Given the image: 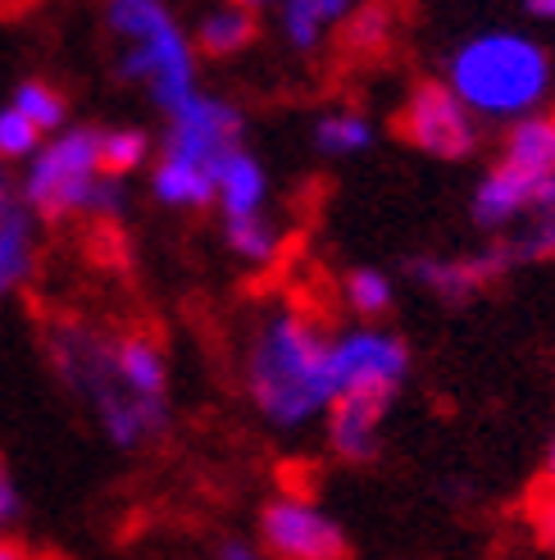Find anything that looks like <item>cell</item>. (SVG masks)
I'll return each mask as SVG.
<instances>
[{
    "label": "cell",
    "instance_id": "6da1fadb",
    "mask_svg": "<svg viewBox=\"0 0 555 560\" xmlns=\"http://www.w3.org/2000/svg\"><path fill=\"white\" fill-rule=\"evenodd\" d=\"M246 397L269 429H305L338 397L332 387V338L305 311H273L241 365Z\"/></svg>",
    "mask_w": 555,
    "mask_h": 560
},
{
    "label": "cell",
    "instance_id": "7a4b0ae2",
    "mask_svg": "<svg viewBox=\"0 0 555 560\" xmlns=\"http://www.w3.org/2000/svg\"><path fill=\"white\" fill-rule=\"evenodd\" d=\"M46 355L50 370L82 406H92L101 433L119 446V452H137V446L155 442L169 429V401H146L123 383L119 360H115V338H105L92 324L60 319L46 332Z\"/></svg>",
    "mask_w": 555,
    "mask_h": 560
},
{
    "label": "cell",
    "instance_id": "3957f363",
    "mask_svg": "<svg viewBox=\"0 0 555 560\" xmlns=\"http://www.w3.org/2000/svg\"><path fill=\"white\" fill-rule=\"evenodd\" d=\"M447 88L487 119L533 115L551 88L546 50L523 33H479L447 60Z\"/></svg>",
    "mask_w": 555,
    "mask_h": 560
},
{
    "label": "cell",
    "instance_id": "277c9868",
    "mask_svg": "<svg viewBox=\"0 0 555 560\" xmlns=\"http://www.w3.org/2000/svg\"><path fill=\"white\" fill-rule=\"evenodd\" d=\"M109 27L128 37L119 73L128 82H146L164 115H178L197 96V65L164 0H109Z\"/></svg>",
    "mask_w": 555,
    "mask_h": 560
},
{
    "label": "cell",
    "instance_id": "5b68a950",
    "mask_svg": "<svg viewBox=\"0 0 555 560\" xmlns=\"http://www.w3.org/2000/svg\"><path fill=\"white\" fill-rule=\"evenodd\" d=\"M101 178V128H69L33 160V174L23 183V206L37 210L46 223L87 214Z\"/></svg>",
    "mask_w": 555,
    "mask_h": 560
},
{
    "label": "cell",
    "instance_id": "8992f818",
    "mask_svg": "<svg viewBox=\"0 0 555 560\" xmlns=\"http://www.w3.org/2000/svg\"><path fill=\"white\" fill-rule=\"evenodd\" d=\"M256 542L273 560H351L346 528L315 497L278 492L256 515Z\"/></svg>",
    "mask_w": 555,
    "mask_h": 560
},
{
    "label": "cell",
    "instance_id": "52a82bcc",
    "mask_svg": "<svg viewBox=\"0 0 555 560\" xmlns=\"http://www.w3.org/2000/svg\"><path fill=\"white\" fill-rule=\"evenodd\" d=\"M397 137L433 160H469L479 151L474 109L447 82H420L397 109Z\"/></svg>",
    "mask_w": 555,
    "mask_h": 560
},
{
    "label": "cell",
    "instance_id": "ba28073f",
    "mask_svg": "<svg viewBox=\"0 0 555 560\" xmlns=\"http://www.w3.org/2000/svg\"><path fill=\"white\" fill-rule=\"evenodd\" d=\"M410 374V347L397 332L382 328H346L332 338V387H374V392H401Z\"/></svg>",
    "mask_w": 555,
    "mask_h": 560
},
{
    "label": "cell",
    "instance_id": "9c48e42d",
    "mask_svg": "<svg viewBox=\"0 0 555 560\" xmlns=\"http://www.w3.org/2000/svg\"><path fill=\"white\" fill-rule=\"evenodd\" d=\"M519 269V250H515V237H501V242H492L487 250H474V256H414L405 260V273L420 283L428 296L437 301H451V305H464V301H474L483 288L492 283H501V278Z\"/></svg>",
    "mask_w": 555,
    "mask_h": 560
},
{
    "label": "cell",
    "instance_id": "30bf717a",
    "mask_svg": "<svg viewBox=\"0 0 555 560\" xmlns=\"http://www.w3.org/2000/svg\"><path fill=\"white\" fill-rule=\"evenodd\" d=\"M392 392H374V387H351L338 392L332 406L323 410V438L328 452L342 465H374L382 452V424L392 415Z\"/></svg>",
    "mask_w": 555,
    "mask_h": 560
},
{
    "label": "cell",
    "instance_id": "8fae6325",
    "mask_svg": "<svg viewBox=\"0 0 555 560\" xmlns=\"http://www.w3.org/2000/svg\"><path fill=\"white\" fill-rule=\"evenodd\" d=\"M241 109L214 96H191L178 115H169V142H164V155L174 160H191L214 170L228 151L241 147Z\"/></svg>",
    "mask_w": 555,
    "mask_h": 560
},
{
    "label": "cell",
    "instance_id": "7c38bea8",
    "mask_svg": "<svg viewBox=\"0 0 555 560\" xmlns=\"http://www.w3.org/2000/svg\"><path fill=\"white\" fill-rule=\"evenodd\" d=\"M546 178L519 170V164L510 160H496L492 170L483 174V183L474 187V201H469V214H474L479 229H506V223H515L519 214H529L538 206Z\"/></svg>",
    "mask_w": 555,
    "mask_h": 560
},
{
    "label": "cell",
    "instance_id": "4fadbf2b",
    "mask_svg": "<svg viewBox=\"0 0 555 560\" xmlns=\"http://www.w3.org/2000/svg\"><path fill=\"white\" fill-rule=\"evenodd\" d=\"M115 360L123 383L146 401H169V360L151 332H123L115 338Z\"/></svg>",
    "mask_w": 555,
    "mask_h": 560
},
{
    "label": "cell",
    "instance_id": "5bb4252c",
    "mask_svg": "<svg viewBox=\"0 0 555 560\" xmlns=\"http://www.w3.org/2000/svg\"><path fill=\"white\" fill-rule=\"evenodd\" d=\"M214 187H219V206L224 219H241V214H260L264 206V170L256 155H246L241 147L228 151L214 164Z\"/></svg>",
    "mask_w": 555,
    "mask_h": 560
},
{
    "label": "cell",
    "instance_id": "9a60e30c",
    "mask_svg": "<svg viewBox=\"0 0 555 560\" xmlns=\"http://www.w3.org/2000/svg\"><path fill=\"white\" fill-rule=\"evenodd\" d=\"M501 160L519 164L538 178H555V109H542V115H519L506 132Z\"/></svg>",
    "mask_w": 555,
    "mask_h": 560
},
{
    "label": "cell",
    "instance_id": "2e32d148",
    "mask_svg": "<svg viewBox=\"0 0 555 560\" xmlns=\"http://www.w3.org/2000/svg\"><path fill=\"white\" fill-rule=\"evenodd\" d=\"M155 196L164 206H187V210H201L210 201H219V187H214V170H205V164H191V160H174L164 155L160 170L151 178Z\"/></svg>",
    "mask_w": 555,
    "mask_h": 560
},
{
    "label": "cell",
    "instance_id": "e0dca14e",
    "mask_svg": "<svg viewBox=\"0 0 555 560\" xmlns=\"http://www.w3.org/2000/svg\"><path fill=\"white\" fill-rule=\"evenodd\" d=\"M351 14V0H283V33L296 50H315L332 23Z\"/></svg>",
    "mask_w": 555,
    "mask_h": 560
},
{
    "label": "cell",
    "instance_id": "ac0fdd59",
    "mask_svg": "<svg viewBox=\"0 0 555 560\" xmlns=\"http://www.w3.org/2000/svg\"><path fill=\"white\" fill-rule=\"evenodd\" d=\"M256 33H260V27H256V14L228 5V10H214V14L197 27V50L210 55V60H228V55H237V50L251 46Z\"/></svg>",
    "mask_w": 555,
    "mask_h": 560
},
{
    "label": "cell",
    "instance_id": "d6986e66",
    "mask_svg": "<svg viewBox=\"0 0 555 560\" xmlns=\"http://www.w3.org/2000/svg\"><path fill=\"white\" fill-rule=\"evenodd\" d=\"M27 269H33V229H27V210L19 206L0 223V296L19 288Z\"/></svg>",
    "mask_w": 555,
    "mask_h": 560
},
{
    "label": "cell",
    "instance_id": "ffe728a7",
    "mask_svg": "<svg viewBox=\"0 0 555 560\" xmlns=\"http://www.w3.org/2000/svg\"><path fill=\"white\" fill-rule=\"evenodd\" d=\"M342 296H346V311L351 315L378 324L387 311H392L397 288H392V278L378 273V269H351L346 283H342Z\"/></svg>",
    "mask_w": 555,
    "mask_h": 560
},
{
    "label": "cell",
    "instance_id": "44dd1931",
    "mask_svg": "<svg viewBox=\"0 0 555 560\" xmlns=\"http://www.w3.org/2000/svg\"><path fill=\"white\" fill-rule=\"evenodd\" d=\"M369 142H374V128L355 109H332V115L315 124V147L323 155H359L369 151Z\"/></svg>",
    "mask_w": 555,
    "mask_h": 560
},
{
    "label": "cell",
    "instance_id": "7402d4cb",
    "mask_svg": "<svg viewBox=\"0 0 555 560\" xmlns=\"http://www.w3.org/2000/svg\"><path fill=\"white\" fill-rule=\"evenodd\" d=\"M146 151H151V142H146V132H137V128L101 132V174L105 178H123L132 170H142Z\"/></svg>",
    "mask_w": 555,
    "mask_h": 560
},
{
    "label": "cell",
    "instance_id": "603a6c76",
    "mask_svg": "<svg viewBox=\"0 0 555 560\" xmlns=\"http://www.w3.org/2000/svg\"><path fill=\"white\" fill-rule=\"evenodd\" d=\"M228 246L237 250L241 260H251V265H269L273 260V250H278V233H273V223L264 214H241V219H228Z\"/></svg>",
    "mask_w": 555,
    "mask_h": 560
},
{
    "label": "cell",
    "instance_id": "cb8c5ba5",
    "mask_svg": "<svg viewBox=\"0 0 555 560\" xmlns=\"http://www.w3.org/2000/svg\"><path fill=\"white\" fill-rule=\"evenodd\" d=\"M14 109H23L27 119H33L42 132H50V128H60L64 124V115H69V105H64V96L55 92V88H46V82H23V88L14 92Z\"/></svg>",
    "mask_w": 555,
    "mask_h": 560
},
{
    "label": "cell",
    "instance_id": "d4e9b609",
    "mask_svg": "<svg viewBox=\"0 0 555 560\" xmlns=\"http://www.w3.org/2000/svg\"><path fill=\"white\" fill-rule=\"evenodd\" d=\"M387 33H392V14H387V5H359L346 23V46L359 50V55H378L387 46Z\"/></svg>",
    "mask_w": 555,
    "mask_h": 560
},
{
    "label": "cell",
    "instance_id": "484cf974",
    "mask_svg": "<svg viewBox=\"0 0 555 560\" xmlns=\"http://www.w3.org/2000/svg\"><path fill=\"white\" fill-rule=\"evenodd\" d=\"M37 137L42 128L23 115V109H0V160H19V155H33L37 151Z\"/></svg>",
    "mask_w": 555,
    "mask_h": 560
},
{
    "label": "cell",
    "instance_id": "4316f807",
    "mask_svg": "<svg viewBox=\"0 0 555 560\" xmlns=\"http://www.w3.org/2000/svg\"><path fill=\"white\" fill-rule=\"evenodd\" d=\"M529 528H533V542L555 560V488L538 483V492L529 497Z\"/></svg>",
    "mask_w": 555,
    "mask_h": 560
},
{
    "label": "cell",
    "instance_id": "83f0119b",
    "mask_svg": "<svg viewBox=\"0 0 555 560\" xmlns=\"http://www.w3.org/2000/svg\"><path fill=\"white\" fill-rule=\"evenodd\" d=\"M19 511H23L19 488H14V479H10V469L0 465V528H10V524L19 520Z\"/></svg>",
    "mask_w": 555,
    "mask_h": 560
},
{
    "label": "cell",
    "instance_id": "f1b7e54d",
    "mask_svg": "<svg viewBox=\"0 0 555 560\" xmlns=\"http://www.w3.org/2000/svg\"><path fill=\"white\" fill-rule=\"evenodd\" d=\"M214 560H273L260 542H246V538H224L214 551Z\"/></svg>",
    "mask_w": 555,
    "mask_h": 560
},
{
    "label": "cell",
    "instance_id": "f546056e",
    "mask_svg": "<svg viewBox=\"0 0 555 560\" xmlns=\"http://www.w3.org/2000/svg\"><path fill=\"white\" fill-rule=\"evenodd\" d=\"M19 210V196H14V178H10V170L0 164V223H5L10 214Z\"/></svg>",
    "mask_w": 555,
    "mask_h": 560
},
{
    "label": "cell",
    "instance_id": "4dcf8cb0",
    "mask_svg": "<svg viewBox=\"0 0 555 560\" xmlns=\"http://www.w3.org/2000/svg\"><path fill=\"white\" fill-rule=\"evenodd\" d=\"M0 560H33V556H27V547H23V542L0 538Z\"/></svg>",
    "mask_w": 555,
    "mask_h": 560
},
{
    "label": "cell",
    "instance_id": "1f68e13d",
    "mask_svg": "<svg viewBox=\"0 0 555 560\" xmlns=\"http://www.w3.org/2000/svg\"><path fill=\"white\" fill-rule=\"evenodd\" d=\"M533 19H555V0H523Z\"/></svg>",
    "mask_w": 555,
    "mask_h": 560
},
{
    "label": "cell",
    "instance_id": "d6a6232c",
    "mask_svg": "<svg viewBox=\"0 0 555 560\" xmlns=\"http://www.w3.org/2000/svg\"><path fill=\"white\" fill-rule=\"evenodd\" d=\"M542 483H551V488H555V438H551V446H546V465H542Z\"/></svg>",
    "mask_w": 555,
    "mask_h": 560
},
{
    "label": "cell",
    "instance_id": "836d02e7",
    "mask_svg": "<svg viewBox=\"0 0 555 560\" xmlns=\"http://www.w3.org/2000/svg\"><path fill=\"white\" fill-rule=\"evenodd\" d=\"M237 10H260V5H269V0H233Z\"/></svg>",
    "mask_w": 555,
    "mask_h": 560
}]
</instances>
